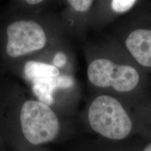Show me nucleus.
<instances>
[{
	"label": "nucleus",
	"instance_id": "6",
	"mask_svg": "<svg viewBox=\"0 0 151 151\" xmlns=\"http://www.w3.org/2000/svg\"><path fill=\"white\" fill-rule=\"evenodd\" d=\"M118 70V65L111 60L101 58L92 61L88 67L89 81L94 86L106 88L112 86Z\"/></svg>",
	"mask_w": 151,
	"mask_h": 151
},
{
	"label": "nucleus",
	"instance_id": "3",
	"mask_svg": "<svg viewBox=\"0 0 151 151\" xmlns=\"http://www.w3.org/2000/svg\"><path fill=\"white\" fill-rule=\"evenodd\" d=\"M88 118L93 131L110 139H124L132 128L129 115L121 104L111 96L96 97L88 109Z\"/></svg>",
	"mask_w": 151,
	"mask_h": 151
},
{
	"label": "nucleus",
	"instance_id": "14",
	"mask_svg": "<svg viewBox=\"0 0 151 151\" xmlns=\"http://www.w3.org/2000/svg\"><path fill=\"white\" fill-rule=\"evenodd\" d=\"M29 151H46V150H45V148H43V147H42V148H36V149H34V150H31Z\"/></svg>",
	"mask_w": 151,
	"mask_h": 151
},
{
	"label": "nucleus",
	"instance_id": "1",
	"mask_svg": "<svg viewBox=\"0 0 151 151\" xmlns=\"http://www.w3.org/2000/svg\"><path fill=\"white\" fill-rule=\"evenodd\" d=\"M61 124L55 111L16 81L0 78V137L15 151L42 148L58 137Z\"/></svg>",
	"mask_w": 151,
	"mask_h": 151
},
{
	"label": "nucleus",
	"instance_id": "10",
	"mask_svg": "<svg viewBox=\"0 0 151 151\" xmlns=\"http://www.w3.org/2000/svg\"><path fill=\"white\" fill-rule=\"evenodd\" d=\"M67 3L73 10L77 12H86L88 11L93 4L91 0H69Z\"/></svg>",
	"mask_w": 151,
	"mask_h": 151
},
{
	"label": "nucleus",
	"instance_id": "2",
	"mask_svg": "<svg viewBox=\"0 0 151 151\" xmlns=\"http://www.w3.org/2000/svg\"><path fill=\"white\" fill-rule=\"evenodd\" d=\"M51 24L42 10L14 9L0 20V55L15 73L24 62L40 60L52 44Z\"/></svg>",
	"mask_w": 151,
	"mask_h": 151
},
{
	"label": "nucleus",
	"instance_id": "4",
	"mask_svg": "<svg viewBox=\"0 0 151 151\" xmlns=\"http://www.w3.org/2000/svg\"><path fill=\"white\" fill-rule=\"evenodd\" d=\"M74 83L71 76L61 73L58 76L35 81L29 85L33 97L52 108L55 101L57 91L72 88Z\"/></svg>",
	"mask_w": 151,
	"mask_h": 151
},
{
	"label": "nucleus",
	"instance_id": "5",
	"mask_svg": "<svg viewBox=\"0 0 151 151\" xmlns=\"http://www.w3.org/2000/svg\"><path fill=\"white\" fill-rule=\"evenodd\" d=\"M126 46L134 58L144 67H151V30L139 29L132 32Z\"/></svg>",
	"mask_w": 151,
	"mask_h": 151
},
{
	"label": "nucleus",
	"instance_id": "11",
	"mask_svg": "<svg viewBox=\"0 0 151 151\" xmlns=\"http://www.w3.org/2000/svg\"><path fill=\"white\" fill-rule=\"evenodd\" d=\"M67 63V56L62 51H57L53 55L52 60V65L58 69H62Z\"/></svg>",
	"mask_w": 151,
	"mask_h": 151
},
{
	"label": "nucleus",
	"instance_id": "12",
	"mask_svg": "<svg viewBox=\"0 0 151 151\" xmlns=\"http://www.w3.org/2000/svg\"><path fill=\"white\" fill-rule=\"evenodd\" d=\"M0 151H7L6 149V144L1 137H0Z\"/></svg>",
	"mask_w": 151,
	"mask_h": 151
},
{
	"label": "nucleus",
	"instance_id": "9",
	"mask_svg": "<svg viewBox=\"0 0 151 151\" xmlns=\"http://www.w3.org/2000/svg\"><path fill=\"white\" fill-rule=\"evenodd\" d=\"M136 2L134 0H113L111 7L115 12L124 13L131 9Z\"/></svg>",
	"mask_w": 151,
	"mask_h": 151
},
{
	"label": "nucleus",
	"instance_id": "7",
	"mask_svg": "<svg viewBox=\"0 0 151 151\" xmlns=\"http://www.w3.org/2000/svg\"><path fill=\"white\" fill-rule=\"evenodd\" d=\"M15 73L20 76L28 84L35 81L61 74L59 69L48 63L40 60H28L18 68Z\"/></svg>",
	"mask_w": 151,
	"mask_h": 151
},
{
	"label": "nucleus",
	"instance_id": "8",
	"mask_svg": "<svg viewBox=\"0 0 151 151\" xmlns=\"http://www.w3.org/2000/svg\"><path fill=\"white\" fill-rule=\"evenodd\" d=\"M139 82V74L134 68L128 65H118V73L113 82V89L120 92L131 91Z\"/></svg>",
	"mask_w": 151,
	"mask_h": 151
},
{
	"label": "nucleus",
	"instance_id": "13",
	"mask_svg": "<svg viewBox=\"0 0 151 151\" xmlns=\"http://www.w3.org/2000/svg\"><path fill=\"white\" fill-rule=\"evenodd\" d=\"M143 151H151V143H149L148 146L144 148Z\"/></svg>",
	"mask_w": 151,
	"mask_h": 151
}]
</instances>
